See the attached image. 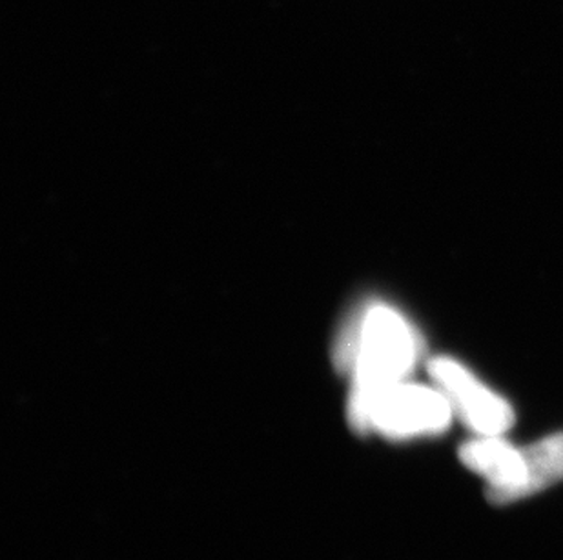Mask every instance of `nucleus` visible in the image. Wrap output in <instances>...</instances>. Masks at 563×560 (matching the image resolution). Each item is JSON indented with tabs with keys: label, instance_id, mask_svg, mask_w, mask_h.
Returning <instances> with one entry per match:
<instances>
[{
	"label": "nucleus",
	"instance_id": "nucleus-1",
	"mask_svg": "<svg viewBox=\"0 0 563 560\" xmlns=\"http://www.w3.org/2000/svg\"><path fill=\"white\" fill-rule=\"evenodd\" d=\"M338 362L351 371V404L409 381L420 359V338L393 307L376 304L341 337Z\"/></svg>",
	"mask_w": 563,
	"mask_h": 560
},
{
	"label": "nucleus",
	"instance_id": "nucleus-2",
	"mask_svg": "<svg viewBox=\"0 0 563 560\" xmlns=\"http://www.w3.org/2000/svg\"><path fill=\"white\" fill-rule=\"evenodd\" d=\"M354 428L376 432L390 440L420 439L445 434L454 410L440 388L398 382L360 404H349Z\"/></svg>",
	"mask_w": 563,
	"mask_h": 560
},
{
	"label": "nucleus",
	"instance_id": "nucleus-3",
	"mask_svg": "<svg viewBox=\"0 0 563 560\" xmlns=\"http://www.w3.org/2000/svg\"><path fill=\"white\" fill-rule=\"evenodd\" d=\"M429 376L451 402L454 417L474 435H505L515 426V410L509 402L485 387L457 360L451 357L431 360Z\"/></svg>",
	"mask_w": 563,
	"mask_h": 560
},
{
	"label": "nucleus",
	"instance_id": "nucleus-4",
	"mask_svg": "<svg viewBox=\"0 0 563 560\" xmlns=\"http://www.w3.org/2000/svg\"><path fill=\"white\" fill-rule=\"evenodd\" d=\"M457 457L487 482L485 495L495 506L510 504V495L526 477L523 448L510 445L504 435H476L460 446Z\"/></svg>",
	"mask_w": 563,
	"mask_h": 560
},
{
	"label": "nucleus",
	"instance_id": "nucleus-5",
	"mask_svg": "<svg viewBox=\"0 0 563 560\" xmlns=\"http://www.w3.org/2000/svg\"><path fill=\"white\" fill-rule=\"evenodd\" d=\"M526 477L510 495V504L545 492L563 481V434L551 435L523 448Z\"/></svg>",
	"mask_w": 563,
	"mask_h": 560
}]
</instances>
